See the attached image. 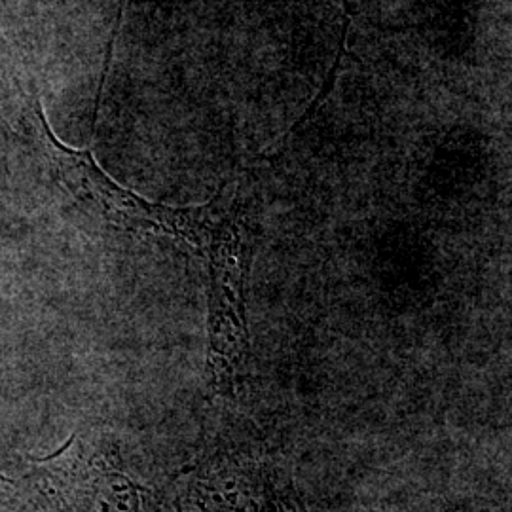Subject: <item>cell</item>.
Returning <instances> with one entry per match:
<instances>
[{
	"label": "cell",
	"instance_id": "1",
	"mask_svg": "<svg viewBox=\"0 0 512 512\" xmlns=\"http://www.w3.org/2000/svg\"><path fill=\"white\" fill-rule=\"evenodd\" d=\"M219 220L198 255L207 266V361L209 393L236 397L247 378L251 336L247 283L253 264V230L238 184H226Z\"/></svg>",
	"mask_w": 512,
	"mask_h": 512
},
{
	"label": "cell",
	"instance_id": "2",
	"mask_svg": "<svg viewBox=\"0 0 512 512\" xmlns=\"http://www.w3.org/2000/svg\"><path fill=\"white\" fill-rule=\"evenodd\" d=\"M162 512H310L289 469L258 444L217 440L160 495Z\"/></svg>",
	"mask_w": 512,
	"mask_h": 512
},
{
	"label": "cell",
	"instance_id": "4",
	"mask_svg": "<svg viewBox=\"0 0 512 512\" xmlns=\"http://www.w3.org/2000/svg\"><path fill=\"white\" fill-rule=\"evenodd\" d=\"M19 488L38 512H162L160 495L122 469L114 444L80 435L46 459H31Z\"/></svg>",
	"mask_w": 512,
	"mask_h": 512
},
{
	"label": "cell",
	"instance_id": "3",
	"mask_svg": "<svg viewBox=\"0 0 512 512\" xmlns=\"http://www.w3.org/2000/svg\"><path fill=\"white\" fill-rule=\"evenodd\" d=\"M35 116L40 148L52 164L59 183L74 200L86 203L97 215L122 230L164 234L181 239L196 253L202 251L219 220L222 209L220 192L211 202L198 207H169L148 202L112 181L93 160L92 152L63 145L48 126L40 101L35 105Z\"/></svg>",
	"mask_w": 512,
	"mask_h": 512
}]
</instances>
